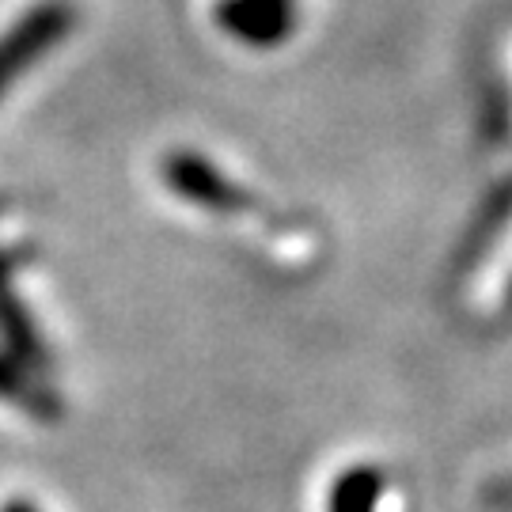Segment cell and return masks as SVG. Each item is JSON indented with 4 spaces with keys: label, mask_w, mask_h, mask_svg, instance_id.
<instances>
[{
    "label": "cell",
    "mask_w": 512,
    "mask_h": 512,
    "mask_svg": "<svg viewBox=\"0 0 512 512\" xmlns=\"http://www.w3.org/2000/svg\"><path fill=\"white\" fill-rule=\"evenodd\" d=\"M384 494V475L376 467H353L338 478L330 494V512H376Z\"/></svg>",
    "instance_id": "6da1fadb"
}]
</instances>
